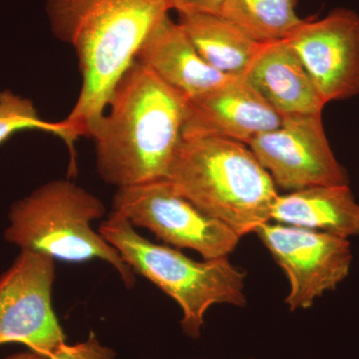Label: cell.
<instances>
[{
    "instance_id": "obj_1",
    "label": "cell",
    "mask_w": 359,
    "mask_h": 359,
    "mask_svg": "<svg viewBox=\"0 0 359 359\" xmlns=\"http://www.w3.org/2000/svg\"><path fill=\"white\" fill-rule=\"evenodd\" d=\"M45 9L56 39L76 54L81 89L62 121L77 140L89 136L115 85L171 8L168 0H46Z\"/></svg>"
},
{
    "instance_id": "obj_2",
    "label": "cell",
    "mask_w": 359,
    "mask_h": 359,
    "mask_svg": "<svg viewBox=\"0 0 359 359\" xmlns=\"http://www.w3.org/2000/svg\"><path fill=\"white\" fill-rule=\"evenodd\" d=\"M188 111V99L135 60L89 133L101 179L117 189L166 180Z\"/></svg>"
},
{
    "instance_id": "obj_3",
    "label": "cell",
    "mask_w": 359,
    "mask_h": 359,
    "mask_svg": "<svg viewBox=\"0 0 359 359\" xmlns=\"http://www.w3.org/2000/svg\"><path fill=\"white\" fill-rule=\"evenodd\" d=\"M174 192L241 238L271 222L278 189L245 144L183 139L166 180Z\"/></svg>"
},
{
    "instance_id": "obj_4",
    "label": "cell",
    "mask_w": 359,
    "mask_h": 359,
    "mask_svg": "<svg viewBox=\"0 0 359 359\" xmlns=\"http://www.w3.org/2000/svg\"><path fill=\"white\" fill-rule=\"evenodd\" d=\"M105 212L102 201L93 194L69 180H54L14 203L4 238L20 250L69 263L101 259L116 269L127 289H132L136 283L133 269L91 226Z\"/></svg>"
},
{
    "instance_id": "obj_5",
    "label": "cell",
    "mask_w": 359,
    "mask_h": 359,
    "mask_svg": "<svg viewBox=\"0 0 359 359\" xmlns=\"http://www.w3.org/2000/svg\"><path fill=\"white\" fill-rule=\"evenodd\" d=\"M98 231L135 273L147 278L179 304L183 313L182 330L191 339H199L205 314L214 304L240 308L247 304L245 273L228 257L194 261L179 250L142 237L128 219L115 212Z\"/></svg>"
},
{
    "instance_id": "obj_6",
    "label": "cell",
    "mask_w": 359,
    "mask_h": 359,
    "mask_svg": "<svg viewBox=\"0 0 359 359\" xmlns=\"http://www.w3.org/2000/svg\"><path fill=\"white\" fill-rule=\"evenodd\" d=\"M113 212L134 228L147 229L165 244L199 252L204 259L228 257L240 236L181 197L167 181L117 189Z\"/></svg>"
},
{
    "instance_id": "obj_7",
    "label": "cell",
    "mask_w": 359,
    "mask_h": 359,
    "mask_svg": "<svg viewBox=\"0 0 359 359\" xmlns=\"http://www.w3.org/2000/svg\"><path fill=\"white\" fill-rule=\"evenodd\" d=\"M53 257L20 250L0 276V346L18 342L49 356L66 335L52 306Z\"/></svg>"
},
{
    "instance_id": "obj_8",
    "label": "cell",
    "mask_w": 359,
    "mask_h": 359,
    "mask_svg": "<svg viewBox=\"0 0 359 359\" xmlns=\"http://www.w3.org/2000/svg\"><path fill=\"white\" fill-rule=\"evenodd\" d=\"M256 233L289 278L285 302L290 311L311 308L348 276L353 262L348 238L271 222Z\"/></svg>"
},
{
    "instance_id": "obj_9",
    "label": "cell",
    "mask_w": 359,
    "mask_h": 359,
    "mask_svg": "<svg viewBox=\"0 0 359 359\" xmlns=\"http://www.w3.org/2000/svg\"><path fill=\"white\" fill-rule=\"evenodd\" d=\"M248 147L276 186L289 193L349 185L348 175L335 157L321 115L285 118L280 126L252 139Z\"/></svg>"
},
{
    "instance_id": "obj_10",
    "label": "cell",
    "mask_w": 359,
    "mask_h": 359,
    "mask_svg": "<svg viewBox=\"0 0 359 359\" xmlns=\"http://www.w3.org/2000/svg\"><path fill=\"white\" fill-rule=\"evenodd\" d=\"M302 61L325 103L359 95V14L337 7L304 20L285 39Z\"/></svg>"
},
{
    "instance_id": "obj_11",
    "label": "cell",
    "mask_w": 359,
    "mask_h": 359,
    "mask_svg": "<svg viewBox=\"0 0 359 359\" xmlns=\"http://www.w3.org/2000/svg\"><path fill=\"white\" fill-rule=\"evenodd\" d=\"M282 116L245 77H233L199 99L189 102L183 139H226L250 143L259 135L275 130Z\"/></svg>"
},
{
    "instance_id": "obj_12",
    "label": "cell",
    "mask_w": 359,
    "mask_h": 359,
    "mask_svg": "<svg viewBox=\"0 0 359 359\" xmlns=\"http://www.w3.org/2000/svg\"><path fill=\"white\" fill-rule=\"evenodd\" d=\"M135 60L154 72L189 102L233 78L212 68L201 56L179 21L176 22L170 15L145 40Z\"/></svg>"
},
{
    "instance_id": "obj_13",
    "label": "cell",
    "mask_w": 359,
    "mask_h": 359,
    "mask_svg": "<svg viewBox=\"0 0 359 359\" xmlns=\"http://www.w3.org/2000/svg\"><path fill=\"white\" fill-rule=\"evenodd\" d=\"M245 77L283 119L321 115L327 105L285 40L262 43Z\"/></svg>"
},
{
    "instance_id": "obj_14",
    "label": "cell",
    "mask_w": 359,
    "mask_h": 359,
    "mask_svg": "<svg viewBox=\"0 0 359 359\" xmlns=\"http://www.w3.org/2000/svg\"><path fill=\"white\" fill-rule=\"evenodd\" d=\"M271 221L348 238H359V204L349 185L318 186L280 195Z\"/></svg>"
},
{
    "instance_id": "obj_15",
    "label": "cell",
    "mask_w": 359,
    "mask_h": 359,
    "mask_svg": "<svg viewBox=\"0 0 359 359\" xmlns=\"http://www.w3.org/2000/svg\"><path fill=\"white\" fill-rule=\"evenodd\" d=\"M179 23L201 56L226 76L245 77L261 48L262 43L219 14H180Z\"/></svg>"
},
{
    "instance_id": "obj_16",
    "label": "cell",
    "mask_w": 359,
    "mask_h": 359,
    "mask_svg": "<svg viewBox=\"0 0 359 359\" xmlns=\"http://www.w3.org/2000/svg\"><path fill=\"white\" fill-rule=\"evenodd\" d=\"M219 15L259 43L285 40L304 21L295 0H226Z\"/></svg>"
},
{
    "instance_id": "obj_17",
    "label": "cell",
    "mask_w": 359,
    "mask_h": 359,
    "mask_svg": "<svg viewBox=\"0 0 359 359\" xmlns=\"http://www.w3.org/2000/svg\"><path fill=\"white\" fill-rule=\"evenodd\" d=\"M39 130L65 140L71 153L70 172L75 171L74 142L70 130L63 121L49 122L40 117L39 111L30 99L16 95L9 90L0 91V145L16 132Z\"/></svg>"
},
{
    "instance_id": "obj_18",
    "label": "cell",
    "mask_w": 359,
    "mask_h": 359,
    "mask_svg": "<svg viewBox=\"0 0 359 359\" xmlns=\"http://www.w3.org/2000/svg\"><path fill=\"white\" fill-rule=\"evenodd\" d=\"M48 359H116V353L110 347L103 346L94 332L88 339L76 344H61Z\"/></svg>"
},
{
    "instance_id": "obj_19",
    "label": "cell",
    "mask_w": 359,
    "mask_h": 359,
    "mask_svg": "<svg viewBox=\"0 0 359 359\" xmlns=\"http://www.w3.org/2000/svg\"><path fill=\"white\" fill-rule=\"evenodd\" d=\"M171 11L180 14H219L226 0H168Z\"/></svg>"
},
{
    "instance_id": "obj_20",
    "label": "cell",
    "mask_w": 359,
    "mask_h": 359,
    "mask_svg": "<svg viewBox=\"0 0 359 359\" xmlns=\"http://www.w3.org/2000/svg\"><path fill=\"white\" fill-rule=\"evenodd\" d=\"M4 359H48V358L30 349L29 351L11 354V355L7 356V358Z\"/></svg>"
},
{
    "instance_id": "obj_21",
    "label": "cell",
    "mask_w": 359,
    "mask_h": 359,
    "mask_svg": "<svg viewBox=\"0 0 359 359\" xmlns=\"http://www.w3.org/2000/svg\"><path fill=\"white\" fill-rule=\"evenodd\" d=\"M249 359H254V358H249Z\"/></svg>"
}]
</instances>
